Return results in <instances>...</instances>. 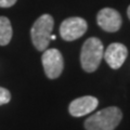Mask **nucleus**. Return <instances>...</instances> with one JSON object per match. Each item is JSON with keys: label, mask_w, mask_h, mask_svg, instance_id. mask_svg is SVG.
I'll use <instances>...</instances> for the list:
<instances>
[{"label": "nucleus", "mask_w": 130, "mask_h": 130, "mask_svg": "<svg viewBox=\"0 0 130 130\" xmlns=\"http://www.w3.org/2000/svg\"><path fill=\"white\" fill-rule=\"evenodd\" d=\"M123 118V113L116 106H109L94 113L85 121L86 130H114Z\"/></svg>", "instance_id": "nucleus-1"}, {"label": "nucleus", "mask_w": 130, "mask_h": 130, "mask_svg": "<svg viewBox=\"0 0 130 130\" xmlns=\"http://www.w3.org/2000/svg\"><path fill=\"white\" fill-rule=\"evenodd\" d=\"M103 55L104 48L102 41L96 37L87 39L80 52V64L83 70L87 73H93L98 70Z\"/></svg>", "instance_id": "nucleus-2"}, {"label": "nucleus", "mask_w": 130, "mask_h": 130, "mask_svg": "<svg viewBox=\"0 0 130 130\" xmlns=\"http://www.w3.org/2000/svg\"><path fill=\"white\" fill-rule=\"evenodd\" d=\"M54 26L53 18L50 14H42L36 20L30 29V37L34 47L38 51H44L50 43V36Z\"/></svg>", "instance_id": "nucleus-3"}, {"label": "nucleus", "mask_w": 130, "mask_h": 130, "mask_svg": "<svg viewBox=\"0 0 130 130\" xmlns=\"http://www.w3.org/2000/svg\"><path fill=\"white\" fill-rule=\"evenodd\" d=\"M41 62L44 74L48 78L55 79L62 74L64 61L61 52L58 49H47L41 56Z\"/></svg>", "instance_id": "nucleus-4"}, {"label": "nucleus", "mask_w": 130, "mask_h": 130, "mask_svg": "<svg viewBox=\"0 0 130 130\" xmlns=\"http://www.w3.org/2000/svg\"><path fill=\"white\" fill-rule=\"evenodd\" d=\"M88 24L83 18L73 16L64 20L60 26L61 37L66 41H73L80 38L87 31Z\"/></svg>", "instance_id": "nucleus-5"}, {"label": "nucleus", "mask_w": 130, "mask_h": 130, "mask_svg": "<svg viewBox=\"0 0 130 130\" xmlns=\"http://www.w3.org/2000/svg\"><path fill=\"white\" fill-rule=\"evenodd\" d=\"M96 23L103 30L108 32H115L123 24L121 15L118 11L112 8H104L100 10L96 15Z\"/></svg>", "instance_id": "nucleus-6"}, {"label": "nucleus", "mask_w": 130, "mask_h": 130, "mask_svg": "<svg viewBox=\"0 0 130 130\" xmlns=\"http://www.w3.org/2000/svg\"><path fill=\"white\" fill-rule=\"evenodd\" d=\"M127 55L128 50L126 46L119 42H114L107 47L106 51H104L103 58L105 59L106 63L111 68L118 70L127 59Z\"/></svg>", "instance_id": "nucleus-7"}, {"label": "nucleus", "mask_w": 130, "mask_h": 130, "mask_svg": "<svg viewBox=\"0 0 130 130\" xmlns=\"http://www.w3.org/2000/svg\"><path fill=\"white\" fill-rule=\"evenodd\" d=\"M98 105H99V101L96 98L92 95H85L72 101L68 106V111L72 116L81 117L93 112L98 107Z\"/></svg>", "instance_id": "nucleus-8"}, {"label": "nucleus", "mask_w": 130, "mask_h": 130, "mask_svg": "<svg viewBox=\"0 0 130 130\" xmlns=\"http://www.w3.org/2000/svg\"><path fill=\"white\" fill-rule=\"evenodd\" d=\"M12 26L10 20L6 16H0V46H7L12 38Z\"/></svg>", "instance_id": "nucleus-9"}, {"label": "nucleus", "mask_w": 130, "mask_h": 130, "mask_svg": "<svg viewBox=\"0 0 130 130\" xmlns=\"http://www.w3.org/2000/svg\"><path fill=\"white\" fill-rule=\"evenodd\" d=\"M11 100V93L8 89L0 87V105L9 103Z\"/></svg>", "instance_id": "nucleus-10"}, {"label": "nucleus", "mask_w": 130, "mask_h": 130, "mask_svg": "<svg viewBox=\"0 0 130 130\" xmlns=\"http://www.w3.org/2000/svg\"><path fill=\"white\" fill-rule=\"evenodd\" d=\"M18 0H0V8H10L15 5Z\"/></svg>", "instance_id": "nucleus-11"}, {"label": "nucleus", "mask_w": 130, "mask_h": 130, "mask_svg": "<svg viewBox=\"0 0 130 130\" xmlns=\"http://www.w3.org/2000/svg\"><path fill=\"white\" fill-rule=\"evenodd\" d=\"M127 15H128V18L130 20V6L128 7V9H127Z\"/></svg>", "instance_id": "nucleus-12"}]
</instances>
